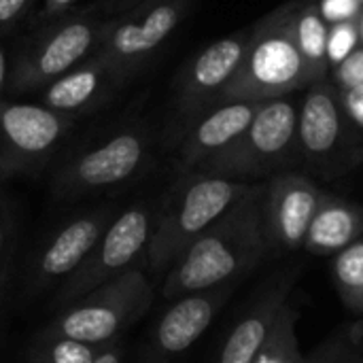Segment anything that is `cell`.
Masks as SVG:
<instances>
[{"label": "cell", "instance_id": "cell-1", "mask_svg": "<svg viewBox=\"0 0 363 363\" xmlns=\"http://www.w3.org/2000/svg\"><path fill=\"white\" fill-rule=\"evenodd\" d=\"M264 200L266 183H251L249 191L208 225L166 272L162 296L174 302L249 274L268 249Z\"/></svg>", "mask_w": 363, "mask_h": 363}, {"label": "cell", "instance_id": "cell-2", "mask_svg": "<svg viewBox=\"0 0 363 363\" xmlns=\"http://www.w3.org/2000/svg\"><path fill=\"white\" fill-rule=\"evenodd\" d=\"M251 183L230 181L198 170L183 172L157 206L145 264L153 274H166L185 249L213 225Z\"/></svg>", "mask_w": 363, "mask_h": 363}, {"label": "cell", "instance_id": "cell-3", "mask_svg": "<svg viewBox=\"0 0 363 363\" xmlns=\"http://www.w3.org/2000/svg\"><path fill=\"white\" fill-rule=\"evenodd\" d=\"M300 2L302 0H289L274 13L255 21V34L242 64L219 100L266 102L291 96L296 89L311 85L294 34V19Z\"/></svg>", "mask_w": 363, "mask_h": 363}, {"label": "cell", "instance_id": "cell-4", "mask_svg": "<svg viewBox=\"0 0 363 363\" xmlns=\"http://www.w3.org/2000/svg\"><path fill=\"white\" fill-rule=\"evenodd\" d=\"M298 119L300 100H294L291 96L266 100L249 128L196 170L242 183L287 172L302 162Z\"/></svg>", "mask_w": 363, "mask_h": 363}, {"label": "cell", "instance_id": "cell-5", "mask_svg": "<svg viewBox=\"0 0 363 363\" xmlns=\"http://www.w3.org/2000/svg\"><path fill=\"white\" fill-rule=\"evenodd\" d=\"M108 19L102 4L94 2L40 26L19 49L9 72V89L17 94L40 91L91 57L102 43Z\"/></svg>", "mask_w": 363, "mask_h": 363}, {"label": "cell", "instance_id": "cell-6", "mask_svg": "<svg viewBox=\"0 0 363 363\" xmlns=\"http://www.w3.org/2000/svg\"><path fill=\"white\" fill-rule=\"evenodd\" d=\"M149 132L130 123L81 147L53 177V196L79 200L132 181L149 160Z\"/></svg>", "mask_w": 363, "mask_h": 363}, {"label": "cell", "instance_id": "cell-7", "mask_svg": "<svg viewBox=\"0 0 363 363\" xmlns=\"http://www.w3.org/2000/svg\"><path fill=\"white\" fill-rule=\"evenodd\" d=\"M151 281L140 268H132L62 308L47 330L94 347H104L134 325L151 308Z\"/></svg>", "mask_w": 363, "mask_h": 363}, {"label": "cell", "instance_id": "cell-8", "mask_svg": "<svg viewBox=\"0 0 363 363\" xmlns=\"http://www.w3.org/2000/svg\"><path fill=\"white\" fill-rule=\"evenodd\" d=\"M155 213L157 206L149 202H138L117 213L85 262L57 289L55 306L66 308L104 283L138 268V262L147 259Z\"/></svg>", "mask_w": 363, "mask_h": 363}, {"label": "cell", "instance_id": "cell-9", "mask_svg": "<svg viewBox=\"0 0 363 363\" xmlns=\"http://www.w3.org/2000/svg\"><path fill=\"white\" fill-rule=\"evenodd\" d=\"M298 140L302 162L325 177L345 172L363 160L362 132L347 117L340 91L330 79L308 85L300 100Z\"/></svg>", "mask_w": 363, "mask_h": 363}, {"label": "cell", "instance_id": "cell-10", "mask_svg": "<svg viewBox=\"0 0 363 363\" xmlns=\"http://www.w3.org/2000/svg\"><path fill=\"white\" fill-rule=\"evenodd\" d=\"M253 34L255 23L211 43L181 68L174 79L172 117L166 134L170 145H179L189 123L219 100L238 72Z\"/></svg>", "mask_w": 363, "mask_h": 363}, {"label": "cell", "instance_id": "cell-11", "mask_svg": "<svg viewBox=\"0 0 363 363\" xmlns=\"http://www.w3.org/2000/svg\"><path fill=\"white\" fill-rule=\"evenodd\" d=\"M77 119L40 102L0 98V181L38 172L62 147Z\"/></svg>", "mask_w": 363, "mask_h": 363}, {"label": "cell", "instance_id": "cell-12", "mask_svg": "<svg viewBox=\"0 0 363 363\" xmlns=\"http://www.w3.org/2000/svg\"><path fill=\"white\" fill-rule=\"evenodd\" d=\"M194 4L196 0H140L108 19L96 53L134 79L174 34Z\"/></svg>", "mask_w": 363, "mask_h": 363}, {"label": "cell", "instance_id": "cell-13", "mask_svg": "<svg viewBox=\"0 0 363 363\" xmlns=\"http://www.w3.org/2000/svg\"><path fill=\"white\" fill-rule=\"evenodd\" d=\"M234 291V283L174 300L155 321L138 363H174L211 328Z\"/></svg>", "mask_w": 363, "mask_h": 363}, {"label": "cell", "instance_id": "cell-14", "mask_svg": "<svg viewBox=\"0 0 363 363\" xmlns=\"http://www.w3.org/2000/svg\"><path fill=\"white\" fill-rule=\"evenodd\" d=\"M323 191L306 174L287 170L266 183L264 230L268 249L289 253L304 249L306 232L319 208Z\"/></svg>", "mask_w": 363, "mask_h": 363}, {"label": "cell", "instance_id": "cell-15", "mask_svg": "<svg viewBox=\"0 0 363 363\" xmlns=\"http://www.w3.org/2000/svg\"><path fill=\"white\" fill-rule=\"evenodd\" d=\"M115 217L117 211L113 206H102L60 225L30 264L28 291L38 294L60 279L66 281L85 262Z\"/></svg>", "mask_w": 363, "mask_h": 363}, {"label": "cell", "instance_id": "cell-16", "mask_svg": "<svg viewBox=\"0 0 363 363\" xmlns=\"http://www.w3.org/2000/svg\"><path fill=\"white\" fill-rule=\"evenodd\" d=\"M132 79L111 60L94 53L38 91V102L68 117H83L104 106Z\"/></svg>", "mask_w": 363, "mask_h": 363}, {"label": "cell", "instance_id": "cell-17", "mask_svg": "<svg viewBox=\"0 0 363 363\" xmlns=\"http://www.w3.org/2000/svg\"><path fill=\"white\" fill-rule=\"evenodd\" d=\"M262 102L219 100L204 108L179 140V172H191L232 145L253 121Z\"/></svg>", "mask_w": 363, "mask_h": 363}, {"label": "cell", "instance_id": "cell-18", "mask_svg": "<svg viewBox=\"0 0 363 363\" xmlns=\"http://www.w3.org/2000/svg\"><path fill=\"white\" fill-rule=\"evenodd\" d=\"M289 283L277 285L268 294H264L249 311L240 317V321L234 325L232 334L228 336L219 362L217 363H253L259 355L264 342L268 340V334L287 302Z\"/></svg>", "mask_w": 363, "mask_h": 363}, {"label": "cell", "instance_id": "cell-19", "mask_svg": "<svg viewBox=\"0 0 363 363\" xmlns=\"http://www.w3.org/2000/svg\"><path fill=\"white\" fill-rule=\"evenodd\" d=\"M363 234V213L359 206L328 196H321L319 208L304 238V249L317 255L340 253L359 240Z\"/></svg>", "mask_w": 363, "mask_h": 363}, {"label": "cell", "instance_id": "cell-20", "mask_svg": "<svg viewBox=\"0 0 363 363\" xmlns=\"http://www.w3.org/2000/svg\"><path fill=\"white\" fill-rule=\"evenodd\" d=\"M294 34L304 60L311 85L319 81H328L330 77V57H328V36L330 23L323 19L319 11V0H302L296 19H294Z\"/></svg>", "mask_w": 363, "mask_h": 363}, {"label": "cell", "instance_id": "cell-21", "mask_svg": "<svg viewBox=\"0 0 363 363\" xmlns=\"http://www.w3.org/2000/svg\"><path fill=\"white\" fill-rule=\"evenodd\" d=\"M304 357L298 338V313L285 302L253 363H304Z\"/></svg>", "mask_w": 363, "mask_h": 363}, {"label": "cell", "instance_id": "cell-22", "mask_svg": "<svg viewBox=\"0 0 363 363\" xmlns=\"http://www.w3.org/2000/svg\"><path fill=\"white\" fill-rule=\"evenodd\" d=\"M334 283L342 304L351 313L363 315V238L336 255Z\"/></svg>", "mask_w": 363, "mask_h": 363}, {"label": "cell", "instance_id": "cell-23", "mask_svg": "<svg viewBox=\"0 0 363 363\" xmlns=\"http://www.w3.org/2000/svg\"><path fill=\"white\" fill-rule=\"evenodd\" d=\"M100 347L45 330L30 347L28 363H94Z\"/></svg>", "mask_w": 363, "mask_h": 363}, {"label": "cell", "instance_id": "cell-24", "mask_svg": "<svg viewBox=\"0 0 363 363\" xmlns=\"http://www.w3.org/2000/svg\"><path fill=\"white\" fill-rule=\"evenodd\" d=\"M304 363H363V323L345 325L323 340Z\"/></svg>", "mask_w": 363, "mask_h": 363}, {"label": "cell", "instance_id": "cell-25", "mask_svg": "<svg viewBox=\"0 0 363 363\" xmlns=\"http://www.w3.org/2000/svg\"><path fill=\"white\" fill-rule=\"evenodd\" d=\"M359 19L351 21H338L330 26V36H328V57L330 66L336 68L347 55H351L357 49L359 43Z\"/></svg>", "mask_w": 363, "mask_h": 363}, {"label": "cell", "instance_id": "cell-26", "mask_svg": "<svg viewBox=\"0 0 363 363\" xmlns=\"http://www.w3.org/2000/svg\"><path fill=\"white\" fill-rule=\"evenodd\" d=\"M332 72L338 89L363 85V45L357 47L351 55H347L336 68H332Z\"/></svg>", "mask_w": 363, "mask_h": 363}, {"label": "cell", "instance_id": "cell-27", "mask_svg": "<svg viewBox=\"0 0 363 363\" xmlns=\"http://www.w3.org/2000/svg\"><path fill=\"white\" fill-rule=\"evenodd\" d=\"M38 0H0V34H6L23 19H30Z\"/></svg>", "mask_w": 363, "mask_h": 363}, {"label": "cell", "instance_id": "cell-28", "mask_svg": "<svg viewBox=\"0 0 363 363\" xmlns=\"http://www.w3.org/2000/svg\"><path fill=\"white\" fill-rule=\"evenodd\" d=\"M319 11L323 19L332 26L338 21L359 19L363 4L362 0H319Z\"/></svg>", "mask_w": 363, "mask_h": 363}, {"label": "cell", "instance_id": "cell-29", "mask_svg": "<svg viewBox=\"0 0 363 363\" xmlns=\"http://www.w3.org/2000/svg\"><path fill=\"white\" fill-rule=\"evenodd\" d=\"M13 247H15V232H13V225H11V217H9L6 208L0 204V289L6 283Z\"/></svg>", "mask_w": 363, "mask_h": 363}, {"label": "cell", "instance_id": "cell-30", "mask_svg": "<svg viewBox=\"0 0 363 363\" xmlns=\"http://www.w3.org/2000/svg\"><path fill=\"white\" fill-rule=\"evenodd\" d=\"M79 0H40V6L32 13L30 17V26L32 28H40L70 11H74V4Z\"/></svg>", "mask_w": 363, "mask_h": 363}, {"label": "cell", "instance_id": "cell-31", "mask_svg": "<svg viewBox=\"0 0 363 363\" xmlns=\"http://www.w3.org/2000/svg\"><path fill=\"white\" fill-rule=\"evenodd\" d=\"M338 91H340V102L345 106L347 117L363 134V85L349 87V89H338Z\"/></svg>", "mask_w": 363, "mask_h": 363}, {"label": "cell", "instance_id": "cell-32", "mask_svg": "<svg viewBox=\"0 0 363 363\" xmlns=\"http://www.w3.org/2000/svg\"><path fill=\"white\" fill-rule=\"evenodd\" d=\"M94 363H123V349H121V345L115 340L111 345L100 347L98 357H96Z\"/></svg>", "mask_w": 363, "mask_h": 363}, {"label": "cell", "instance_id": "cell-33", "mask_svg": "<svg viewBox=\"0 0 363 363\" xmlns=\"http://www.w3.org/2000/svg\"><path fill=\"white\" fill-rule=\"evenodd\" d=\"M136 2H140V0H102L100 4H102V11L113 17V15H119V13L128 11Z\"/></svg>", "mask_w": 363, "mask_h": 363}, {"label": "cell", "instance_id": "cell-34", "mask_svg": "<svg viewBox=\"0 0 363 363\" xmlns=\"http://www.w3.org/2000/svg\"><path fill=\"white\" fill-rule=\"evenodd\" d=\"M9 72H11L9 57H6L4 47H0V94H2L4 87H9Z\"/></svg>", "mask_w": 363, "mask_h": 363}, {"label": "cell", "instance_id": "cell-35", "mask_svg": "<svg viewBox=\"0 0 363 363\" xmlns=\"http://www.w3.org/2000/svg\"><path fill=\"white\" fill-rule=\"evenodd\" d=\"M359 38H362V43H363V11H362V15H359Z\"/></svg>", "mask_w": 363, "mask_h": 363}, {"label": "cell", "instance_id": "cell-36", "mask_svg": "<svg viewBox=\"0 0 363 363\" xmlns=\"http://www.w3.org/2000/svg\"><path fill=\"white\" fill-rule=\"evenodd\" d=\"M362 4H363V0H362Z\"/></svg>", "mask_w": 363, "mask_h": 363}]
</instances>
